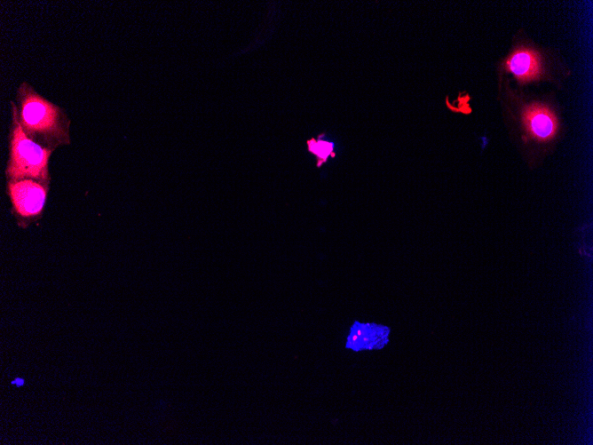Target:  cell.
I'll return each mask as SVG.
<instances>
[{"instance_id": "3957f363", "label": "cell", "mask_w": 593, "mask_h": 445, "mask_svg": "<svg viewBox=\"0 0 593 445\" xmlns=\"http://www.w3.org/2000/svg\"><path fill=\"white\" fill-rule=\"evenodd\" d=\"M507 107L514 109L522 131L525 143L534 141L545 144L553 141L559 134L560 122L556 107L545 98L518 94L508 90Z\"/></svg>"}, {"instance_id": "52a82bcc", "label": "cell", "mask_w": 593, "mask_h": 445, "mask_svg": "<svg viewBox=\"0 0 593 445\" xmlns=\"http://www.w3.org/2000/svg\"><path fill=\"white\" fill-rule=\"evenodd\" d=\"M12 383L17 386H21L24 385V379L17 377Z\"/></svg>"}, {"instance_id": "5b68a950", "label": "cell", "mask_w": 593, "mask_h": 445, "mask_svg": "<svg viewBox=\"0 0 593 445\" xmlns=\"http://www.w3.org/2000/svg\"><path fill=\"white\" fill-rule=\"evenodd\" d=\"M49 189L50 184L31 179L7 180L12 214L19 227L27 228L42 218Z\"/></svg>"}, {"instance_id": "277c9868", "label": "cell", "mask_w": 593, "mask_h": 445, "mask_svg": "<svg viewBox=\"0 0 593 445\" xmlns=\"http://www.w3.org/2000/svg\"><path fill=\"white\" fill-rule=\"evenodd\" d=\"M550 52L531 42H517L502 59L500 68L502 74H510L518 85L553 82L555 71Z\"/></svg>"}, {"instance_id": "6da1fadb", "label": "cell", "mask_w": 593, "mask_h": 445, "mask_svg": "<svg viewBox=\"0 0 593 445\" xmlns=\"http://www.w3.org/2000/svg\"><path fill=\"white\" fill-rule=\"evenodd\" d=\"M14 106L24 132L36 143L53 151L71 143V122L65 109L45 99L28 82L18 87Z\"/></svg>"}, {"instance_id": "8992f818", "label": "cell", "mask_w": 593, "mask_h": 445, "mask_svg": "<svg viewBox=\"0 0 593 445\" xmlns=\"http://www.w3.org/2000/svg\"><path fill=\"white\" fill-rule=\"evenodd\" d=\"M390 330L376 323L355 322L351 327L346 347L354 351L382 348L388 341Z\"/></svg>"}, {"instance_id": "7a4b0ae2", "label": "cell", "mask_w": 593, "mask_h": 445, "mask_svg": "<svg viewBox=\"0 0 593 445\" xmlns=\"http://www.w3.org/2000/svg\"><path fill=\"white\" fill-rule=\"evenodd\" d=\"M9 131V157L5 168L7 180L25 179L51 183L49 163L53 150L31 139L20 124L14 102Z\"/></svg>"}]
</instances>
